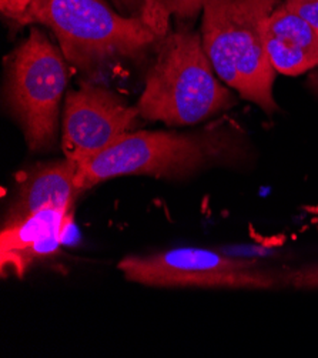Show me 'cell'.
<instances>
[{"label": "cell", "mask_w": 318, "mask_h": 358, "mask_svg": "<svg viewBox=\"0 0 318 358\" xmlns=\"http://www.w3.org/2000/svg\"><path fill=\"white\" fill-rule=\"evenodd\" d=\"M270 60L282 75L298 76L318 66V34L281 2L266 26Z\"/></svg>", "instance_id": "cell-10"}, {"label": "cell", "mask_w": 318, "mask_h": 358, "mask_svg": "<svg viewBox=\"0 0 318 358\" xmlns=\"http://www.w3.org/2000/svg\"><path fill=\"white\" fill-rule=\"evenodd\" d=\"M141 17L154 31L159 41L164 39L168 31V19L170 10L167 6V0H141Z\"/></svg>", "instance_id": "cell-11"}, {"label": "cell", "mask_w": 318, "mask_h": 358, "mask_svg": "<svg viewBox=\"0 0 318 358\" xmlns=\"http://www.w3.org/2000/svg\"><path fill=\"white\" fill-rule=\"evenodd\" d=\"M308 87H310V89L312 90V93H315L317 97H318V70L310 75V78H308Z\"/></svg>", "instance_id": "cell-16"}, {"label": "cell", "mask_w": 318, "mask_h": 358, "mask_svg": "<svg viewBox=\"0 0 318 358\" xmlns=\"http://www.w3.org/2000/svg\"><path fill=\"white\" fill-rule=\"evenodd\" d=\"M70 220V210L49 207L20 222L3 224L0 234L2 274L9 270L23 277L34 262L55 255Z\"/></svg>", "instance_id": "cell-8"}, {"label": "cell", "mask_w": 318, "mask_h": 358, "mask_svg": "<svg viewBox=\"0 0 318 358\" xmlns=\"http://www.w3.org/2000/svg\"><path fill=\"white\" fill-rule=\"evenodd\" d=\"M9 17L49 26L66 60L85 71L117 57H138L159 41L141 15L120 16L101 0H31Z\"/></svg>", "instance_id": "cell-3"}, {"label": "cell", "mask_w": 318, "mask_h": 358, "mask_svg": "<svg viewBox=\"0 0 318 358\" xmlns=\"http://www.w3.org/2000/svg\"><path fill=\"white\" fill-rule=\"evenodd\" d=\"M137 107L127 106L113 92L83 85L66 96L62 123L64 157L83 163L109 149L127 133L134 131Z\"/></svg>", "instance_id": "cell-7"}, {"label": "cell", "mask_w": 318, "mask_h": 358, "mask_svg": "<svg viewBox=\"0 0 318 358\" xmlns=\"http://www.w3.org/2000/svg\"><path fill=\"white\" fill-rule=\"evenodd\" d=\"M137 109L141 117L168 126H190L215 116L236 101L215 76L201 36L180 30L160 41Z\"/></svg>", "instance_id": "cell-2"}, {"label": "cell", "mask_w": 318, "mask_h": 358, "mask_svg": "<svg viewBox=\"0 0 318 358\" xmlns=\"http://www.w3.org/2000/svg\"><path fill=\"white\" fill-rule=\"evenodd\" d=\"M282 287L318 290V264L282 271Z\"/></svg>", "instance_id": "cell-12"}, {"label": "cell", "mask_w": 318, "mask_h": 358, "mask_svg": "<svg viewBox=\"0 0 318 358\" xmlns=\"http://www.w3.org/2000/svg\"><path fill=\"white\" fill-rule=\"evenodd\" d=\"M236 138L226 130L203 134L131 131L109 149L79 163L78 186L83 193L122 176L183 177L236 157L240 152Z\"/></svg>", "instance_id": "cell-4"}, {"label": "cell", "mask_w": 318, "mask_h": 358, "mask_svg": "<svg viewBox=\"0 0 318 358\" xmlns=\"http://www.w3.org/2000/svg\"><path fill=\"white\" fill-rule=\"evenodd\" d=\"M208 0H167L171 15L178 19H193L204 9Z\"/></svg>", "instance_id": "cell-14"}, {"label": "cell", "mask_w": 318, "mask_h": 358, "mask_svg": "<svg viewBox=\"0 0 318 358\" xmlns=\"http://www.w3.org/2000/svg\"><path fill=\"white\" fill-rule=\"evenodd\" d=\"M284 5L307 22L318 34V0H284Z\"/></svg>", "instance_id": "cell-13"}, {"label": "cell", "mask_w": 318, "mask_h": 358, "mask_svg": "<svg viewBox=\"0 0 318 358\" xmlns=\"http://www.w3.org/2000/svg\"><path fill=\"white\" fill-rule=\"evenodd\" d=\"M126 280L159 289L273 290L282 287V271L233 259L205 248L185 247L119 263Z\"/></svg>", "instance_id": "cell-6"}, {"label": "cell", "mask_w": 318, "mask_h": 358, "mask_svg": "<svg viewBox=\"0 0 318 358\" xmlns=\"http://www.w3.org/2000/svg\"><path fill=\"white\" fill-rule=\"evenodd\" d=\"M281 0H208L201 41L217 76L267 115L274 100L275 69L266 43V26Z\"/></svg>", "instance_id": "cell-1"}, {"label": "cell", "mask_w": 318, "mask_h": 358, "mask_svg": "<svg viewBox=\"0 0 318 358\" xmlns=\"http://www.w3.org/2000/svg\"><path fill=\"white\" fill-rule=\"evenodd\" d=\"M9 2H10V0H2V9H3Z\"/></svg>", "instance_id": "cell-17"}, {"label": "cell", "mask_w": 318, "mask_h": 358, "mask_svg": "<svg viewBox=\"0 0 318 358\" xmlns=\"http://www.w3.org/2000/svg\"><path fill=\"white\" fill-rule=\"evenodd\" d=\"M67 86L63 53L36 27L12 56L8 103L27 146L41 152L53 145L59 129V106Z\"/></svg>", "instance_id": "cell-5"}, {"label": "cell", "mask_w": 318, "mask_h": 358, "mask_svg": "<svg viewBox=\"0 0 318 358\" xmlns=\"http://www.w3.org/2000/svg\"><path fill=\"white\" fill-rule=\"evenodd\" d=\"M30 2L31 0H10V2L2 10L9 17L13 13H19V12L24 10L30 5Z\"/></svg>", "instance_id": "cell-15"}, {"label": "cell", "mask_w": 318, "mask_h": 358, "mask_svg": "<svg viewBox=\"0 0 318 358\" xmlns=\"http://www.w3.org/2000/svg\"><path fill=\"white\" fill-rule=\"evenodd\" d=\"M79 163L64 160L38 164L24 171L9 206L5 224L20 222L41 210L55 207L70 210L82 194L78 186Z\"/></svg>", "instance_id": "cell-9"}]
</instances>
